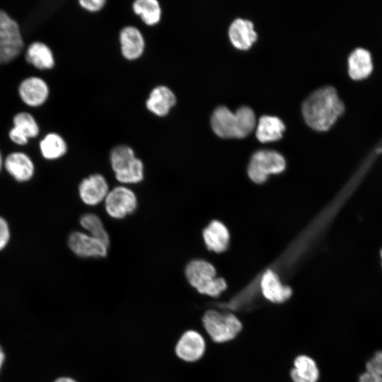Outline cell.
<instances>
[{
    "label": "cell",
    "mask_w": 382,
    "mask_h": 382,
    "mask_svg": "<svg viewBox=\"0 0 382 382\" xmlns=\"http://www.w3.org/2000/svg\"><path fill=\"white\" fill-rule=\"evenodd\" d=\"M345 105L331 86L313 91L303 101L302 113L306 122L319 131L328 129L344 112Z\"/></svg>",
    "instance_id": "obj_1"
},
{
    "label": "cell",
    "mask_w": 382,
    "mask_h": 382,
    "mask_svg": "<svg viewBox=\"0 0 382 382\" xmlns=\"http://www.w3.org/2000/svg\"><path fill=\"white\" fill-rule=\"evenodd\" d=\"M213 131L224 138H241L252 132L255 125V115L248 106H241L235 112L220 105L211 117Z\"/></svg>",
    "instance_id": "obj_2"
},
{
    "label": "cell",
    "mask_w": 382,
    "mask_h": 382,
    "mask_svg": "<svg viewBox=\"0 0 382 382\" xmlns=\"http://www.w3.org/2000/svg\"><path fill=\"white\" fill-rule=\"evenodd\" d=\"M185 274L189 284L202 294L217 297L226 288L224 279L216 277L214 266L204 260L189 262Z\"/></svg>",
    "instance_id": "obj_3"
},
{
    "label": "cell",
    "mask_w": 382,
    "mask_h": 382,
    "mask_svg": "<svg viewBox=\"0 0 382 382\" xmlns=\"http://www.w3.org/2000/svg\"><path fill=\"white\" fill-rule=\"evenodd\" d=\"M204 328L215 342H225L233 339L241 330L242 325L232 313L207 311L202 318Z\"/></svg>",
    "instance_id": "obj_4"
},
{
    "label": "cell",
    "mask_w": 382,
    "mask_h": 382,
    "mask_svg": "<svg viewBox=\"0 0 382 382\" xmlns=\"http://www.w3.org/2000/svg\"><path fill=\"white\" fill-rule=\"evenodd\" d=\"M284 168L285 161L280 154L272 150H260L251 157L248 175L255 183H262L269 175L279 173Z\"/></svg>",
    "instance_id": "obj_5"
},
{
    "label": "cell",
    "mask_w": 382,
    "mask_h": 382,
    "mask_svg": "<svg viewBox=\"0 0 382 382\" xmlns=\"http://www.w3.org/2000/svg\"><path fill=\"white\" fill-rule=\"evenodd\" d=\"M103 203L107 214L112 219L119 220L136 211L138 200L132 189L122 185L110 190Z\"/></svg>",
    "instance_id": "obj_6"
},
{
    "label": "cell",
    "mask_w": 382,
    "mask_h": 382,
    "mask_svg": "<svg viewBox=\"0 0 382 382\" xmlns=\"http://www.w3.org/2000/svg\"><path fill=\"white\" fill-rule=\"evenodd\" d=\"M69 250L81 258H102L108 255L109 245L86 232L74 231L67 238Z\"/></svg>",
    "instance_id": "obj_7"
},
{
    "label": "cell",
    "mask_w": 382,
    "mask_h": 382,
    "mask_svg": "<svg viewBox=\"0 0 382 382\" xmlns=\"http://www.w3.org/2000/svg\"><path fill=\"white\" fill-rule=\"evenodd\" d=\"M4 169L16 182H30L35 174V165L25 152L16 151L9 153L4 160Z\"/></svg>",
    "instance_id": "obj_8"
},
{
    "label": "cell",
    "mask_w": 382,
    "mask_h": 382,
    "mask_svg": "<svg viewBox=\"0 0 382 382\" xmlns=\"http://www.w3.org/2000/svg\"><path fill=\"white\" fill-rule=\"evenodd\" d=\"M109 190L106 178L100 173L84 178L78 187L80 199L88 206H96L103 202Z\"/></svg>",
    "instance_id": "obj_9"
},
{
    "label": "cell",
    "mask_w": 382,
    "mask_h": 382,
    "mask_svg": "<svg viewBox=\"0 0 382 382\" xmlns=\"http://www.w3.org/2000/svg\"><path fill=\"white\" fill-rule=\"evenodd\" d=\"M18 96L26 105L37 108L46 103L50 96L47 82L39 76H29L21 81L18 88Z\"/></svg>",
    "instance_id": "obj_10"
},
{
    "label": "cell",
    "mask_w": 382,
    "mask_h": 382,
    "mask_svg": "<svg viewBox=\"0 0 382 382\" xmlns=\"http://www.w3.org/2000/svg\"><path fill=\"white\" fill-rule=\"evenodd\" d=\"M13 127L8 132L9 139L18 146L26 145L29 140L40 133V127L35 118L28 112H20L13 117Z\"/></svg>",
    "instance_id": "obj_11"
},
{
    "label": "cell",
    "mask_w": 382,
    "mask_h": 382,
    "mask_svg": "<svg viewBox=\"0 0 382 382\" xmlns=\"http://www.w3.org/2000/svg\"><path fill=\"white\" fill-rule=\"evenodd\" d=\"M205 341L201 334L192 330L185 331L176 343L177 357L186 362L199 360L205 352Z\"/></svg>",
    "instance_id": "obj_12"
},
{
    "label": "cell",
    "mask_w": 382,
    "mask_h": 382,
    "mask_svg": "<svg viewBox=\"0 0 382 382\" xmlns=\"http://www.w3.org/2000/svg\"><path fill=\"white\" fill-rule=\"evenodd\" d=\"M0 42L21 53L24 42L18 22L0 9Z\"/></svg>",
    "instance_id": "obj_13"
},
{
    "label": "cell",
    "mask_w": 382,
    "mask_h": 382,
    "mask_svg": "<svg viewBox=\"0 0 382 382\" xmlns=\"http://www.w3.org/2000/svg\"><path fill=\"white\" fill-rule=\"evenodd\" d=\"M122 54L126 59L139 58L144 49V40L141 32L134 26L125 27L120 34Z\"/></svg>",
    "instance_id": "obj_14"
},
{
    "label": "cell",
    "mask_w": 382,
    "mask_h": 382,
    "mask_svg": "<svg viewBox=\"0 0 382 382\" xmlns=\"http://www.w3.org/2000/svg\"><path fill=\"white\" fill-rule=\"evenodd\" d=\"M175 103L176 98L173 92L167 86H158L151 91L146 105L150 112L163 117L169 112Z\"/></svg>",
    "instance_id": "obj_15"
},
{
    "label": "cell",
    "mask_w": 382,
    "mask_h": 382,
    "mask_svg": "<svg viewBox=\"0 0 382 382\" xmlns=\"http://www.w3.org/2000/svg\"><path fill=\"white\" fill-rule=\"evenodd\" d=\"M228 35L233 45L237 48H249L257 38L253 23L241 18L235 19L228 29Z\"/></svg>",
    "instance_id": "obj_16"
},
{
    "label": "cell",
    "mask_w": 382,
    "mask_h": 382,
    "mask_svg": "<svg viewBox=\"0 0 382 382\" xmlns=\"http://www.w3.org/2000/svg\"><path fill=\"white\" fill-rule=\"evenodd\" d=\"M26 62L39 70H49L54 67V57L50 47L43 42L35 41L27 47Z\"/></svg>",
    "instance_id": "obj_17"
},
{
    "label": "cell",
    "mask_w": 382,
    "mask_h": 382,
    "mask_svg": "<svg viewBox=\"0 0 382 382\" xmlns=\"http://www.w3.org/2000/svg\"><path fill=\"white\" fill-rule=\"evenodd\" d=\"M373 71V62L370 52L364 48L354 50L348 57V73L354 80L367 78Z\"/></svg>",
    "instance_id": "obj_18"
},
{
    "label": "cell",
    "mask_w": 382,
    "mask_h": 382,
    "mask_svg": "<svg viewBox=\"0 0 382 382\" xmlns=\"http://www.w3.org/2000/svg\"><path fill=\"white\" fill-rule=\"evenodd\" d=\"M261 289L263 296L274 303H282L291 295V289L284 286L272 271H267L261 279Z\"/></svg>",
    "instance_id": "obj_19"
},
{
    "label": "cell",
    "mask_w": 382,
    "mask_h": 382,
    "mask_svg": "<svg viewBox=\"0 0 382 382\" xmlns=\"http://www.w3.org/2000/svg\"><path fill=\"white\" fill-rule=\"evenodd\" d=\"M203 238L209 250L221 253L228 244L229 235L226 226L218 221H212L203 231Z\"/></svg>",
    "instance_id": "obj_20"
},
{
    "label": "cell",
    "mask_w": 382,
    "mask_h": 382,
    "mask_svg": "<svg viewBox=\"0 0 382 382\" xmlns=\"http://www.w3.org/2000/svg\"><path fill=\"white\" fill-rule=\"evenodd\" d=\"M39 149L44 159L55 161L66 154L68 146L66 141L60 134L56 132H50L40 141Z\"/></svg>",
    "instance_id": "obj_21"
},
{
    "label": "cell",
    "mask_w": 382,
    "mask_h": 382,
    "mask_svg": "<svg viewBox=\"0 0 382 382\" xmlns=\"http://www.w3.org/2000/svg\"><path fill=\"white\" fill-rule=\"evenodd\" d=\"M284 129V122L278 117L262 115L257 125L256 137L262 142L275 141L282 137Z\"/></svg>",
    "instance_id": "obj_22"
},
{
    "label": "cell",
    "mask_w": 382,
    "mask_h": 382,
    "mask_svg": "<svg viewBox=\"0 0 382 382\" xmlns=\"http://www.w3.org/2000/svg\"><path fill=\"white\" fill-rule=\"evenodd\" d=\"M319 371L317 365L311 357L301 355L294 360V367L291 371L294 382H316Z\"/></svg>",
    "instance_id": "obj_23"
},
{
    "label": "cell",
    "mask_w": 382,
    "mask_h": 382,
    "mask_svg": "<svg viewBox=\"0 0 382 382\" xmlns=\"http://www.w3.org/2000/svg\"><path fill=\"white\" fill-rule=\"evenodd\" d=\"M134 150L127 145H119L112 149L110 162L115 175L127 170L136 159Z\"/></svg>",
    "instance_id": "obj_24"
},
{
    "label": "cell",
    "mask_w": 382,
    "mask_h": 382,
    "mask_svg": "<svg viewBox=\"0 0 382 382\" xmlns=\"http://www.w3.org/2000/svg\"><path fill=\"white\" fill-rule=\"evenodd\" d=\"M84 231L91 236L110 245V236L101 219L94 213H86L79 219Z\"/></svg>",
    "instance_id": "obj_25"
},
{
    "label": "cell",
    "mask_w": 382,
    "mask_h": 382,
    "mask_svg": "<svg viewBox=\"0 0 382 382\" xmlns=\"http://www.w3.org/2000/svg\"><path fill=\"white\" fill-rule=\"evenodd\" d=\"M132 7L134 13L146 24L153 25L159 22L161 9L156 0H137L134 2Z\"/></svg>",
    "instance_id": "obj_26"
},
{
    "label": "cell",
    "mask_w": 382,
    "mask_h": 382,
    "mask_svg": "<svg viewBox=\"0 0 382 382\" xmlns=\"http://www.w3.org/2000/svg\"><path fill=\"white\" fill-rule=\"evenodd\" d=\"M143 162L136 158L132 166L125 171L115 175L116 180L122 184L133 185L141 183L144 177Z\"/></svg>",
    "instance_id": "obj_27"
},
{
    "label": "cell",
    "mask_w": 382,
    "mask_h": 382,
    "mask_svg": "<svg viewBox=\"0 0 382 382\" xmlns=\"http://www.w3.org/2000/svg\"><path fill=\"white\" fill-rule=\"evenodd\" d=\"M11 239V229L8 220L0 215V252L4 250Z\"/></svg>",
    "instance_id": "obj_28"
},
{
    "label": "cell",
    "mask_w": 382,
    "mask_h": 382,
    "mask_svg": "<svg viewBox=\"0 0 382 382\" xmlns=\"http://www.w3.org/2000/svg\"><path fill=\"white\" fill-rule=\"evenodd\" d=\"M366 371L382 377V351L376 352L366 364Z\"/></svg>",
    "instance_id": "obj_29"
},
{
    "label": "cell",
    "mask_w": 382,
    "mask_h": 382,
    "mask_svg": "<svg viewBox=\"0 0 382 382\" xmlns=\"http://www.w3.org/2000/svg\"><path fill=\"white\" fill-rule=\"evenodd\" d=\"M21 53L0 42V64H6L14 60Z\"/></svg>",
    "instance_id": "obj_30"
},
{
    "label": "cell",
    "mask_w": 382,
    "mask_h": 382,
    "mask_svg": "<svg viewBox=\"0 0 382 382\" xmlns=\"http://www.w3.org/2000/svg\"><path fill=\"white\" fill-rule=\"evenodd\" d=\"M79 4L84 9L89 11H97L100 10L104 6L105 0H80Z\"/></svg>",
    "instance_id": "obj_31"
},
{
    "label": "cell",
    "mask_w": 382,
    "mask_h": 382,
    "mask_svg": "<svg viewBox=\"0 0 382 382\" xmlns=\"http://www.w3.org/2000/svg\"><path fill=\"white\" fill-rule=\"evenodd\" d=\"M359 382H382V377L366 371L359 376Z\"/></svg>",
    "instance_id": "obj_32"
},
{
    "label": "cell",
    "mask_w": 382,
    "mask_h": 382,
    "mask_svg": "<svg viewBox=\"0 0 382 382\" xmlns=\"http://www.w3.org/2000/svg\"><path fill=\"white\" fill-rule=\"evenodd\" d=\"M53 382H77V381L71 377L61 376L55 379Z\"/></svg>",
    "instance_id": "obj_33"
},
{
    "label": "cell",
    "mask_w": 382,
    "mask_h": 382,
    "mask_svg": "<svg viewBox=\"0 0 382 382\" xmlns=\"http://www.w3.org/2000/svg\"><path fill=\"white\" fill-rule=\"evenodd\" d=\"M5 359H6V354L4 353V349L0 346V371H1V369H2V367H3Z\"/></svg>",
    "instance_id": "obj_34"
},
{
    "label": "cell",
    "mask_w": 382,
    "mask_h": 382,
    "mask_svg": "<svg viewBox=\"0 0 382 382\" xmlns=\"http://www.w3.org/2000/svg\"><path fill=\"white\" fill-rule=\"evenodd\" d=\"M4 158L3 157L1 151H0V173L4 169Z\"/></svg>",
    "instance_id": "obj_35"
},
{
    "label": "cell",
    "mask_w": 382,
    "mask_h": 382,
    "mask_svg": "<svg viewBox=\"0 0 382 382\" xmlns=\"http://www.w3.org/2000/svg\"><path fill=\"white\" fill-rule=\"evenodd\" d=\"M381 263H382V249L381 250Z\"/></svg>",
    "instance_id": "obj_36"
}]
</instances>
